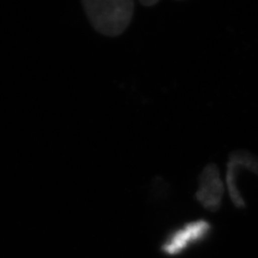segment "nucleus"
<instances>
[{
	"instance_id": "nucleus-2",
	"label": "nucleus",
	"mask_w": 258,
	"mask_h": 258,
	"mask_svg": "<svg viewBox=\"0 0 258 258\" xmlns=\"http://www.w3.org/2000/svg\"><path fill=\"white\" fill-rule=\"evenodd\" d=\"M212 223L206 219L185 222L166 233L159 249L166 257H178L207 242L212 237Z\"/></svg>"
},
{
	"instance_id": "nucleus-4",
	"label": "nucleus",
	"mask_w": 258,
	"mask_h": 258,
	"mask_svg": "<svg viewBox=\"0 0 258 258\" xmlns=\"http://www.w3.org/2000/svg\"><path fill=\"white\" fill-rule=\"evenodd\" d=\"M240 168L248 169L258 176V156L244 149L234 150L229 155L226 171L228 190L233 206L236 209L243 210L247 208V205L237 186V175Z\"/></svg>"
},
{
	"instance_id": "nucleus-3",
	"label": "nucleus",
	"mask_w": 258,
	"mask_h": 258,
	"mask_svg": "<svg viewBox=\"0 0 258 258\" xmlns=\"http://www.w3.org/2000/svg\"><path fill=\"white\" fill-rule=\"evenodd\" d=\"M198 190L194 195L196 201L208 212H218L221 209L225 188L219 168L215 164L211 163L204 167L198 177Z\"/></svg>"
},
{
	"instance_id": "nucleus-1",
	"label": "nucleus",
	"mask_w": 258,
	"mask_h": 258,
	"mask_svg": "<svg viewBox=\"0 0 258 258\" xmlns=\"http://www.w3.org/2000/svg\"><path fill=\"white\" fill-rule=\"evenodd\" d=\"M92 27L106 37L121 35L134 15V0H82Z\"/></svg>"
},
{
	"instance_id": "nucleus-5",
	"label": "nucleus",
	"mask_w": 258,
	"mask_h": 258,
	"mask_svg": "<svg viewBox=\"0 0 258 258\" xmlns=\"http://www.w3.org/2000/svg\"><path fill=\"white\" fill-rule=\"evenodd\" d=\"M139 1H140V3H141L143 6L151 7V6L156 5L157 3H158L160 0H139Z\"/></svg>"
},
{
	"instance_id": "nucleus-6",
	"label": "nucleus",
	"mask_w": 258,
	"mask_h": 258,
	"mask_svg": "<svg viewBox=\"0 0 258 258\" xmlns=\"http://www.w3.org/2000/svg\"><path fill=\"white\" fill-rule=\"evenodd\" d=\"M176 1H184V0H176Z\"/></svg>"
}]
</instances>
